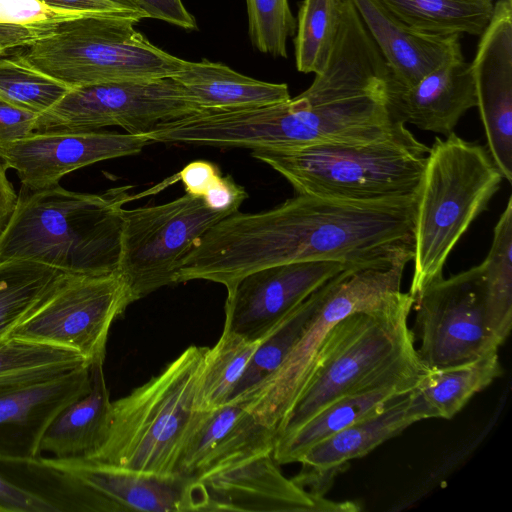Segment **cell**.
I'll return each instance as SVG.
<instances>
[{
	"label": "cell",
	"mask_w": 512,
	"mask_h": 512,
	"mask_svg": "<svg viewBox=\"0 0 512 512\" xmlns=\"http://www.w3.org/2000/svg\"><path fill=\"white\" fill-rule=\"evenodd\" d=\"M417 199L353 202L297 194L267 211L238 210L199 239L183 259L178 279L216 282L230 293L247 274L274 265L412 261Z\"/></svg>",
	"instance_id": "1"
},
{
	"label": "cell",
	"mask_w": 512,
	"mask_h": 512,
	"mask_svg": "<svg viewBox=\"0 0 512 512\" xmlns=\"http://www.w3.org/2000/svg\"><path fill=\"white\" fill-rule=\"evenodd\" d=\"M129 199L127 187L91 194L59 184L37 190L21 186L0 234V263L32 261L76 275L117 273L123 205Z\"/></svg>",
	"instance_id": "2"
},
{
	"label": "cell",
	"mask_w": 512,
	"mask_h": 512,
	"mask_svg": "<svg viewBox=\"0 0 512 512\" xmlns=\"http://www.w3.org/2000/svg\"><path fill=\"white\" fill-rule=\"evenodd\" d=\"M409 292L376 309L354 312L328 333L311 375L276 438L303 425L332 402L391 383H418L428 369L414 345Z\"/></svg>",
	"instance_id": "3"
},
{
	"label": "cell",
	"mask_w": 512,
	"mask_h": 512,
	"mask_svg": "<svg viewBox=\"0 0 512 512\" xmlns=\"http://www.w3.org/2000/svg\"><path fill=\"white\" fill-rule=\"evenodd\" d=\"M503 176L487 148L454 132L426 155L413 226V299L443 276V266L472 222L487 209Z\"/></svg>",
	"instance_id": "4"
},
{
	"label": "cell",
	"mask_w": 512,
	"mask_h": 512,
	"mask_svg": "<svg viewBox=\"0 0 512 512\" xmlns=\"http://www.w3.org/2000/svg\"><path fill=\"white\" fill-rule=\"evenodd\" d=\"M428 150L415 138L260 149L251 155L285 177L297 194L380 202L418 198Z\"/></svg>",
	"instance_id": "5"
},
{
	"label": "cell",
	"mask_w": 512,
	"mask_h": 512,
	"mask_svg": "<svg viewBox=\"0 0 512 512\" xmlns=\"http://www.w3.org/2000/svg\"><path fill=\"white\" fill-rule=\"evenodd\" d=\"M205 348L189 346L158 375L113 401L107 437L84 459L143 473L175 474L196 411Z\"/></svg>",
	"instance_id": "6"
},
{
	"label": "cell",
	"mask_w": 512,
	"mask_h": 512,
	"mask_svg": "<svg viewBox=\"0 0 512 512\" xmlns=\"http://www.w3.org/2000/svg\"><path fill=\"white\" fill-rule=\"evenodd\" d=\"M135 24L113 15L79 16L21 47L14 58L69 88L179 72L185 60L152 44Z\"/></svg>",
	"instance_id": "7"
},
{
	"label": "cell",
	"mask_w": 512,
	"mask_h": 512,
	"mask_svg": "<svg viewBox=\"0 0 512 512\" xmlns=\"http://www.w3.org/2000/svg\"><path fill=\"white\" fill-rule=\"evenodd\" d=\"M408 260L343 269L316 289L317 305L280 367L241 402L261 424L276 432L302 393L330 330L346 316L400 299Z\"/></svg>",
	"instance_id": "8"
},
{
	"label": "cell",
	"mask_w": 512,
	"mask_h": 512,
	"mask_svg": "<svg viewBox=\"0 0 512 512\" xmlns=\"http://www.w3.org/2000/svg\"><path fill=\"white\" fill-rule=\"evenodd\" d=\"M232 213L210 208L201 197L187 193L164 204L124 209L117 273L130 303L174 284L185 256Z\"/></svg>",
	"instance_id": "9"
},
{
	"label": "cell",
	"mask_w": 512,
	"mask_h": 512,
	"mask_svg": "<svg viewBox=\"0 0 512 512\" xmlns=\"http://www.w3.org/2000/svg\"><path fill=\"white\" fill-rule=\"evenodd\" d=\"M202 111L173 78L128 80L70 88L39 114L34 131H97L119 126L147 134Z\"/></svg>",
	"instance_id": "10"
},
{
	"label": "cell",
	"mask_w": 512,
	"mask_h": 512,
	"mask_svg": "<svg viewBox=\"0 0 512 512\" xmlns=\"http://www.w3.org/2000/svg\"><path fill=\"white\" fill-rule=\"evenodd\" d=\"M130 304L118 273H64L8 337L68 348L90 366L103 364L110 327Z\"/></svg>",
	"instance_id": "11"
},
{
	"label": "cell",
	"mask_w": 512,
	"mask_h": 512,
	"mask_svg": "<svg viewBox=\"0 0 512 512\" xmlns=\"http://www.w3.org/2000/svg\"><path fill=\"white\" fill-rule=\"evenodd\" d=\"M417 354L428 370L472 361L498 350L486 326L480 265L443 276L415 298Z\"/></svg>",
	"instance_id": "12"
},
{
	"label": "cell",
	"mask_w": 512,
	"mask_h": 512,
	"mask_svg": "<svg viewBox=\"0 0 512 512\" xmlns=\"http://www.w3.org/2000/svg\"><path fill=\"white\" fill-rule=\"evenodd\" d=\"M353 501L314 496L283 475L272 453L188 478L185 511L354 512Z\"/></svg>",
	"instance_id": "13"
},
{
	"label": "cell",
	"mask_w": 512,
	"mask_h": 512,
	"mask_svg": "<svg viewBox=\"0 0 512 512\" xmlns=\"http://www.w3.org/2000/svg\"><path fill=\"white\" fill-rule=\"evenodd\" d=\"M152 142L146 134L103 131H34L0 141V158L31 190L59 184L66 174L94 163L132 156Z\"/></svg>",
	"instance_id": "14"
},
{
	"label": "cell",
	"mask_w": 512,
	"mask_h": 512,
	"mask_svg": "<svg viewBox=\"0 0 512 512\" xmlns=\"http://www.w3.org/2000/svg\"><path fill=\"white\" fill-rule=\"evenodd\" d=\"M348 266L302 261L247 274L227 293L224 329L261 341L312 292Z\"/></svg>",
	"instance_id": "15"
},
{
	"label": "cell",
	"mask_w": 512,
	"mask_h": 512,
	"mask_svg": "<svg viewBox=\"0 0 512 512\" xmlns=\"http://www.w3.org/2000/svg\"><path fill=\"white\" fill-rule=\"evenodd\" d=\"M471 63L486 148L512 182V0H498Z\"/></svg>",
	"instance_id": "16"
},
{
	"label": "cell",
	"mask_w": 512,
	"mask_h": 512,
	"mask_svg": "<svg viewBox=\"0 0 512 512\" xmlns=\"http://www.w3.org/2000/svg\"><path fill=\"white\" fill-rule=\"evenodd\" d=\"M90 366L0 390V461L30 463L52 420L91 389Z\"/></svg>",
	"instance_id": "17"
},
{
	"label": "cell",
	"mask_w": 512,
	"mask_h": 512,
	"mask_svg": "<svg viewBox=\"0 0 512 512\" xmlns=\"http://www.w3.org/2000/svg\"><path fill=\"white\" fill-rule=\"evenodd\" d=\"M276 432L258 422L241 402L196 410L175 474L197 478L249 458L272 453Z\"/></svg>",
	"instance_id": "18"
},
{
	"label": "cell",
	"mask_w": 512,
	"mask_h": 512,
	"mask_svg": "<svg viewBox=\"0 0 512 512\" xmlns=\"http://www.w3.org/2000/svg\"><path fill=\"white\" fill-rule=\"evenodd\" d=\"M392 77V92L408 89L462 52L460 35L420 32L402 22L381 0H350Z\"/></svg>",
	"instance_id": "19"
},
{
	"label": "cell",
	"mask_w": 512,
	"mask_h": 512,
	"mask_svg": "<svg viewBox=\"0 0 512 512\" xmlns=\"http://www.w3.org/2000/svg\"><path fill=\"white\" fill-rule=\"evenodd\" d=\"M42 465L69 475L121 511L184 512L188 478L128 470L98 461L40 457Z\"/></svg>",
	"instance_id": "20"
},
{
	"label": "cell",
	"mask_w": 512,
	"mask_h": 512,
	"mask_svg": "<svg viewBox=\"0 0 512 512\" xmlns=\"http://www.w3.org/2000/svg\"><path fill=\"white\" fill-rule=\"evenodd\" d=\"M476 104L471 63L465 61L462 52L412 87L390 95L392 111L399 121L445 137Z\"/></svg>",
	"instance_id": "21"
},
{
	"label": "cell",
	"mask_w": 512,
	"mask_h": 512,
	"mask_svg": "<svg viewBox=\"0 0 512 512\" xmlns=\"http://www.w3.org/2000/svg\"><path fill=\"white\" fill-rule=\"evenodd\" d=\"M425 419L412 391L389 400L366 416L313 446L299 461L316 468L345 466Z\"/></svg>",
	"instance_id": "22"
},
{
	"label": "cell",
	"mask_w": 512,
	"mask_h": 512,
	"mask_svg": "<svg viewBox=\"0 0 512 512\" xmlns=\"http://www.w3.org/2000/svg\"><path fill=\"white\" fill-rule=\"evenodd\" d=\"M90 370V391L68 404L52 420L41 439V454L48 453L56 459L89 458L104 443L112 401L103 364H94Z\"/></svg>",
	"instance_id": "23"
},
{
	"label": "cell",
	"mask_w": 512,
	"mask_h": 512,
	"mask_svg": "<svg viewBox=\"0 0 512 512\" xmlns=\"http://www.w3.org/2000/svg\"><path fill=\"white\" fill-rule=\"evenodd\" d=\"M172 77L201 110L249 109L291 98L284 83L256 80L207 59L185 61L182 69Z\"/></svg>",
	"instance_id": "24"
},
{
	"label": "cell",
	"mask_w": 512,
	"mask_h": 512,
	"mask_svg": "<svg viewBox=\"0 0 512 512\" xmlns=\"http://www.w3.org/2000/svg\"><path fill=\"white\" fill-rule=\"evenodd\" d=\"M418 383H391L332 402L293 432L276 438L274 460L278 464L299 462L319 442L380 410L392 398L409 393Z\"/></svg>",
	"instance_id": "25"
},
{
	"label": "cell",
	"mask_w": 512,
	"mask_h": 512,
	"mask_svg": "<svg viewBox=\"0 0 512 512\" xmlns=\"http://www.w3.org/2000/svg\"><path fill=\"white\" fill-rule=\"evenodd\" d=\"M503 373L498 350L455 366L428 370L412 393L425 419H451Z\"/></svg>",
	"instance_id": "26"
},
{
	"label": "cell",
	"mask_w": 512,
	"mask_h": 512,
	"mask_svg": "<svg viewBox=\"0 0 512 512\" xmlns=\"http://www.w3.org/2000/svg\"><path fill=\"white\" fill-rule=\"evenodd\" d=\"M488 331L498 346L512 326V197L494 227L490 250L479 264Z\"/></svg>",
	"instance_id": "27"
},
{
	"label": "cell",
	"mask_w": 512,
	"mask_h": 512,
	"mask_svg": "<svg viewBox=\"0 0 512 512\" xmlns=\"http://www.w3.org/2000/svg\"><path fill=\"white\" fill-rule=\"evenodd\" d=\"M402 22L435 35H481L489 24L492 0H381Z\"/></svg>",
	"instance_id": "28"
},
{
	"label": "cell",
	"mask_w": 512,
	"mask_h": 512,
	"mask_svg": "<svg viewBox=\"0 0 512 512\" xmlns=\"http://www.w3.org/2000/svg\"><path fill=\"white\" fill-rule=\"evenodd\" d=\"M261 341H250L223 329L216 344L205 348L196 390V410L228 402Z\"/></svg>",
	"instance_id": "29"
},
{
	"label": "cell",
	"mask_w": 512,
	"mask_h": 512,
	"mask_svg": "<svg viewBox=\"0 0 512 512\" xmlns=\"http://www.w3.org/2000/svg\"><path fill=\"white\" fill-rule=\"evenodd\" d=\"M63 274L32 261L0 263V341L30 314Z\"/></svg>",
	"instance_id": "30"
},
{
	"label": "cell",
	"mask_w": 512,
	"mask_h": 512,
	"mask_svg": "<svg viewBox=\"0 0 512 512\" xmlns=\"http://www.w3.org/2000/svg\"><path fill=\"white\" fill-rule=\"evenodd\" d=\"M90 366L78 352L16 337L0 341V390Z\"/></svg>",
	"instance_id": "31"
},
{
	"label": "cell",
	"mask_w": 512,
	"mask_h": 512,
	"mask_svg": "<svg viewBox=\"0 0 512 512\" xmlns=\"http://www.w3.org/2000/svg\"><path fill=\"white\" fill-rule=\"evenodd\" d=\"M317 305L316 290L259 343L228 402H237L271 376L286 359Z\"/></svg>",
	"instance_id": "32"
},
{
	"label": "cell",
	"mask_w": 512,
	"mask_h": 512,
	"mask_svg": "<svg viewBox=\"0 0 512 512\" xmlns=\"http://www.w3.org/2000/svg\"><path fill=\"white\" fill-rule=\"evenodd\" d=\"M343 0H303L294 38L299 72H321L331 54L339 30Z\"/></svg>",
	"instance_id": "33"
},
{
	"label": "cell",
	"mask_w": 512,
	"mask_h": 512,
	"mask_svg": "<svg viewBox=\"0 0 512 512\" xmlns=\"http://www.w3.org/2000/svg\"><path fill=\"white\" fill-rule=\"evenodd\" d=\"M70 88L16 58H0V98L37 115L56 104Z\"/></svg>",
	"instance_id": "34"
},
{
	"label": "cell",
	"mask_w": 512,
	"mask_h": 512,
	"mask_svg": "<svg viewBox=\"0 0 512 512\" xmlns=\"http://www.w3.org/2000/svg\"><path fill=\"white\" fill-rule=\"evenodd\" d=\"M252 45L273 57H287L286 42L296 32L288 0H246Z\"/></svg>",
	"instance_id": "35"
},
{
	"label": "cell",
	"mask_w": 512,
	"mask_h": 512,
	"mask_svg": "<svg viewBox=\"0 0 512 512\" xmlns=\"http://www.w3.org/2000/svg\"><path fill=\"white\" fill-rule=\"evenodd\" d=\"M10 462L0 461V512H61L50 497V473L37 465L28 477L9 471Z\"/></svg>",
	"instance_id": "36"
},
{
	"label": "cell",
	"mask_w": 512,
	"mask_h": 512,
	"mask_svg": "<svg viewBox=\"0 0 512 512\" xmlns=\"http://www.w3.org/2000/svg\"><path fill=\"white\" fill-rule=\"evenodd\" d=\"M88 15L48 6L40 0H0V26L22 30L32 41L59 23Z\"/></svg>",
	"instance_id": "37"
},
{
	"label": "cell",
	"mask_w": 512,
	"mask_h": 512,
	"mask_svg": "<svg viewBox=\"0 0 512 512\" xmlns=\"http://www.w3.org/2000/svg\"><path fill=\"white\" fill-rule=\"evenodd\" d=\"M141 17L165 21L186 30L197 28L194 17L181 0H119Z\"/></svg>",
	"instance_id": "38"
},
{
	"label": "cell",
	"mask_w": 512,
	"mask_h": 512,
	"mask_svg": "<svg viewBox=\"0 0 512 512\" xmlns=\"http://www.w3.org/2000/svg\"><path fill=\"white\" fill-rule=\"evenodd\" d=\"M44 4L82 14H102L128 18L138 23L143 18L119 0H40Z\"/></svg>",
	"instance_id": "39"
},
{
	"label": "cell",
	"mask_w": 512,
	"mask_h": 512,
	"mask_svg": "<svg viewBox=\"0 0 512 512\" xmlns=\"http://www.w3.org/2000/svg\"><path fill=\"white\" fill-rule=\"evenodd\" d=\"M37 116L0 98V141L20 139L34 132Z\"/></svg>",
	"instance_id": "40"
},
{
	"label": "cell",
	"mask_w": 512,
	"mask_h": 512,
	"mask_svg": "<svg viewBox=\"0 0 512 512\" xmlns=\"http://www.w3.org/2000/svg\"><path fill=\"white\" fill-rule=\"evenodd\" d=\"M248 197L244 187L230 176H221L204 194L207 206L216 210L236 212Z\"/></svg>",
	"instance_id": "41"
},
{
	"label": "cell",
	"mask_w": 512,
	"mask_h": 512,
	"mask_svg": "<svg viewBox=\"0 0 512 512\" xmlns=\"http://www.w3.org/2000/svg\"><path fill=\"white\" fill-rule=\"evenodd\" d=\"M221 176L219 168L206 160L190 162L179 173L186 193L201 198Z\"/></svg>",
	"instance_id": "42"
},
{
	"label": "cell",
	"mask_w": 512,
	"mask_h": 512,
	"mask_svg": "<svg viewBox=\"0 0 512 512\" xmlns=\"http://www.w3.org/2000/svg\"><path fill=\"white\" fill-rule=\"evenodd\" d=\"M7 167L0 158V234L7 226L17 205L18 194L8 180Z\"/></svg>",
	"instance_id": "43"
},
{
	"label": "cell",
	"mask_w": 512,
	"mask_h": 512,
	"mask_svg": "<svg viewBox=\"0 0 512 512\" xmlns=\"http://www.w3.org/2000/svg\"><path fill=\"white\" fill-rule=\"evenodd\" d=\"M32 42V38L26 32L0 26V58L6 55L10 49L21 48Z\"/></svg>",
	"instance_id": "44"
}]
</instances>
